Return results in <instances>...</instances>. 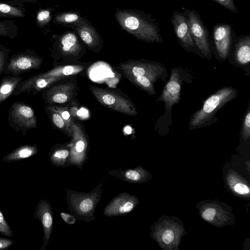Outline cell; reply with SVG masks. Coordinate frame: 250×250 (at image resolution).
Instances as JSON below:
<instances>
[{
  "label": "cell",
  "mask_w": 250,
  "mask_h": 250,
  "mask_svg": "<svg viewBox=\"0 0 250 250\" xmlns=\"http://www.w3.org/2000/svg\"><path fill=\"white\" fill-rule=\"evenodd\" d=\"M103 184L99 183L88 192L68 189L66 200L70 213L79 220L89 222L96 219V208L101 199Z\"/></svg>",
  "instance_id": "6da1fadb"
},
{
  "label": "cell",
  "mask_w": 250,
  "mask_h": 250,
  "mask_svg": "<svg viewBox=\"0 0 250 250\" xmlns=\"http://www.w3.org/2000/svg\"><path fill=\"white\" fill-rule=\"evenodd\" d=\"M116 18L121 26L136 38L148 42H160L155 25L141 15L128 10H118Z\"/></svg>",
  "instance_id": "7a4b0ae2"
},
{
  "label": "cell",
  "mask_w": 250,
  "mask_h": 250,
  "mask_svg": "<svg viewBox=\"0 0 250 250\" xmlns=\"http://www.w3.org/2000/svg\"><path fill=\"white\" fill-rule=\"evenodd\" d=\"M236 95V90L232 87H223L211 95L205 101L202 108L191 117L189 128L194 129L206 125L216 112Z\"/></svg>",
  "instance_id": "3957f363"
},
{
  "label": "cell",
  "mask_w": 250,
  "mask_h": 250,
  "mask_svg": "<svg viewBox=\"0 0 250 250\" xmlns=\"http://www.w3.org/2000/svg\"><path fill=\"white\" fill-rule=\"evenodd\" d=\"M89 89L97 100L104 106L116 112L129 116L138 114L132 101L120 93L94 85Z\"/></svg>",
  "instance_id": "277c9868"
},
{
  "label": "cell",
  "mask_w": 250,
  "mask_h": 250,
  "mask_svg": "<svg viewBox=\"0 0 250 250\" xmlns=\"http://www.w3.org/2000/svg\"><path fill=\"white\" fill-rule=\"evenodd\" d=\"M117 68L126 79L146 76L157 80L166 70L163 64L146 60L127 61L120 63Z\"/></svg>",
  "instance_id": "5b68a950"
},
{
  "label": "cell",
  "mask_w": 250,
  "mask_h": 250,
  "mask_svg": "<svg viewBox=\"0 0 250 250\" xmlns=\"http://www.w3.org/2000/svg\"><path fill=\"white\" fill-rule=\"evenodd\" d=\"M60 83L48 87L42 96L44 101L50 105L65 104L72 101L77 96L79 88L75 77H68Z\"/></svg>",
  "instance_id": "8992f818"
},
{
  "label": "cell",
  "mask_w": 250,
  "mask_h": 250,
  "mask_svg": "<svg viewBox=\"0 0 250 250\" xmlns=\"http://www.w3.org/2000/svg\"><path fill=\"white\" fill-rule=\"evenodd\" d=\"M71 141L70 143V153L65 167L74 165L82 168L87 159L88 142L86 134L79 124L74 122L71 126Z\"/></svg>",
  "instance_id": "52a82bcc"
},
{
  "label": "cell",
  "mask_w": 250,
  "mask_h": 250,
  "mask_svg": "<svg viewBox=\"0 0 250 250\" xmlns=\"http://www.w3.org/2000/svg\"><path fill=\"white\" fill-rule=\"evenodd\" d=\"M10 125L25 135L26 131L37 127L35 113L30 106L21 102H15L11 105L8 113Z\"/></svg>",
  "instance_id": "ba28073f"
},
{
  "label": "cell",
  "mask_w": 250,
  "mask_h": 250,
  "mask_svg": "<svg viewBox=\"0 0 250 250\" xmlns=\"http://www.w3.org/2000/svg\"><path fill=\"white\" fill-rule=\"evenodd\" d=\"M43 60L31 52L14 55L6 65L3 72L13 76L17 75L40 67Z\"/></svg>",
  "instance_id": "9c48e42d"
},
{
  "label": "cell",
  "mask_w": 250,
  "mask_h": 250,
  "mask_svg": "<svg viewBox=\"0 0 250 250\" xmlns=\"http://www.w3.org/2000/svg\"><path fill=\"white\" fill-rule=\"evenodd\" d=\"M138 198L126 192H122L114 196L105 206L104 215L113 217L125 215L132 211L139 203Z\"/></svg>",
  "instance_id": "30bf717a"
},
{
  "label": "cell",
  "mask_w": 250,
  "mask_h": 250,
  "mask_svg": "<svg viewBox=\"0 0 250 250\" xmlns=\"http://www.w3.org/2000/svg\"><path fill=\"white\" fill-rule=\"evenodd\" d=\"M34 217L42 224L43 231L42 245L40 250H45L52 234L53 226L52 207L46 199L41 200L37 205Z\"/></svg>",
  "instance_id": "8fae6325"
},
{
  "label": "cell",
  "mask_w": 250,
  "mask_h": 250,
  "mask_svg": "<svg viewBox=\"0 0 250 250\" xmlns=\"http://www.w3.org/2000/svg\"><path fill=\"white\" fill-rule=\"evenodd\" d=\"M182 83V79L179 70L173 68L169 80L157 101L164 102L168 109H171L180 100Z\"/></svg>",
  "instance_id": "7c38bea8"
},
{
  "label": "cell",
  "mask_w": 250,
  "mask_h": 250,
  "mask_svg": "<svg viewBox=\"0 0 250 250\" xmlns=\"http://www.w3.org/2000/svg\"><path fill=\"white\" fill-rule=\"evenodd\" d=\"M187 21L194 42L204 56L207 57L210 54V49L205 27L193 12L188 14Z\"/></svg>",
  "instance_id": "4fadbf2b"
},
{
  "label": "cell",
  "mask_w": 250,
  "mask_h": 250,
  "mask_svg": "<svg viewBox=\"0 0 250 250\" xmlns=\"http://www.w3.org/2000/svg\"><path fill=\"white\" fill-rule=\"evenodd\" d=\"M63 79L64 78L62 77L33 78L30 77L24 81L20 82L12 95L18 96L25 92L34 95Z\"/></svg>",
  "instance_id": "5bb4252c"
},
{
  "label": "cell",
  "mask_w": 250,
  "mask_h": 250,
  "mask_svg": "<svg viewBox=\"0 0 250 250\" xmlns=\"http://www.w3.org/2000/svg\"><path fill=\"white\" fill-rule=\"evenodd\" d=\"M213 38L218 54L222 60L228 56L231 46V28L227 24H221L214 29Z\"/></svg>",
  "instance_id": "9a60e30c"
},
{
  "label": "cell",
  "mask_w": 250,
  "mask_h": 250,
  "mask_svg": "<svg viewBox=\"0 0 250 250\" xmlns=\"http://www.w3.org/2000/svg\"><path fill=\"white\" fill-rule=\"evenodd\" d=\"M108 174L117 179L133 183L144 182L148 179L150 176L149 173L141 167L112 169L109 170Z\"/></svg>",
  "instance_id": "2e32d148"
},
{
  "label": "cell",
  "mask_w": 250,
  "mask_h": 250,
  "mask_svg": "<svg viewBox=\"0 0 250 250\" xmlns=\"http://www.w3.org/2000/svg\"><path fill=\"white\" fill-rule=\"evenodd\" d=\"M172 21L176 36L182 44L186 47L193 46L194 42L185 17L180 14H175Z\"/></svg>",
  "instance_id": "e0dca14e"
},
{
  "label": "cell",
  "mask_w": 250,
  "mask_h": 250,
  "mask_svg": "<svg viewBox=\"0 0 250 250\" xmlns=\"http://www.w3.org/2000/svg\"><path fill=\"white\" fill-rule=\"evenodd\" d=\"M85 67L82 65L71 64L56 66L55 68L42 73L38 74L31 77L33 78L62 77L66 78L73 76L82 72Z\"/></svg>",
  "instance_id": "ac0fdd59"
},
{
  "label": "cell",
  "mask_w": 250,
  "mask_h": 250,
  "mask_svg": "<svg viewBox=\"0 0 250 250\" xmlns=\"http://www.w3.org/2000/svg\"><path fill=\"white\" fill-rule=\"evenodd\" d=\"M70 153V143L55 145L48 153L51 163L57 167H64L66 165Z\"/></svg>",
  "instance_id": "d6986e66"
},
{
  "label": "cell",
  "mask_w": 250,
  "mask_h": 250,
  "mask_svg": "<svg viewBox=\"0 0 250 250\" xmlns=\"http://www.w3.org/2000/svg\"><path fill=\"white\" fill-rule=\"evenodd\" d=\"M38 152V147L36 144L25 145L6 154L3 157L2 160L7 163L20 161L36 155Z\"/></svg>",
  "instance_id": "ffe728a7"
},
{
  "label": "cell",
  "mask_w": 250,
  "mask_h": 250,
  "mask_svg": "<svg viewBox=\"0 0 250 250\" xmlns=\"http://www.w3.org/2000/svg\"><path fill=\"white\" fill-rule=\"evenodd\" d=\"M59 47L62 54L65 56H77L81 50V46L75 34L69 33L62 37Z\"/></svg>",
  "instance_id": "44dd1931"
},
{
  "label": "cell",
  "mask_w": 250,
  "mask_h": 250,
  "mask_svg": "<svg viewBox=\"0 0 250 250\" xmlns=\"http://www.w3.org/2000/svg\"><path fill=\"white\" fill-rule=\"evenodd\" d=\"M77 30L82 40L89 48L94 49L99 45L98 35L90 26L83 24L79 26Z\"/></svg>",
  "instance_id": "7402d4cb"
},
{
  "label": "cell",
  "mask_w": 250,
  "mask_h": 250,
  "mask_svg": "<svg viewBox=\"0 0 250 250\" xmlns=\"http://www.w3.org/2000/svg\"><path fill=\"white\" fill-rule=\"evenodd\" d=\"M21 80L22 77L20 76L6 77L2 79L0 82V105L12 95Z\"/></svg>",
  "instance_id": "603a6c76"
},
{
  "label": "cell",
  "mask_w": 250,
  "mask_h": 250,
  "mask_svg": "<svg viewBox=\"0 0 250 250\" xmlns=\"http://www.w3.org/2000/svg\"><path fill=\"white\" fill-rule=\"evenodd\" d=\"M235 57L240 64H248L250 61V38L247 36L241 40L236 45Z\"/></svg>",
  "instance_id": "cb8c5ba5"
},
{
  "label": "cell",
  "mask_w": 250,
  "mask_h": 250,
  "mask_svg": "<svg viewBox=\"0 0 250 250\" xmlns=\"http://www.w3.org/2000/svg\"><path fill=\"white\" fill-rule=\"evenodd\" d=\"M27 12L24 7L12 5L7 2H0V21L1 18H23Z\"/></svg>",
  "instance_id": "d4e9b609"
},
{
  "label": "cell",
  "mask_w": 250,
  "mask_h": 250,
  "mask_svg": "<svg viewBox=\"0 0 250 250\" xmlns=\"http://www.w3.org/2000/svg\"><path fill=\"white\" fill-rule=\"evenodd\" d=\"M45 109L53 125L66 135L71 138L72 130L67 126L61 115L47 105L45 107Z\"/></svg>",
  "instance_id": "484cf974"
},
{
  "label": "cell",
  "mask_w": 250,
  "mask_h": 250,
  "mask_svg": "<svg viewBox=\"0 0 250 250\" xmlns=\"http://www.w3.org/2000/svg\"><path fill=\"white\" fill-rule=\"evenodd\" d=\"M127 79L133 84L146 91L149 95L156 94L154 83L157 81L156 80L146 76L135 77Z\"/></svg>",
  "instance_id": "4316f807"
},
{
  "label": "cell",
  "mask_w": 250,
  "mask_h": 250,
  "mask_svg": "<svg viewBox=\"0 0 250 250\" xmlns=\"http://www.w3.org/2000/svg\"><path fill=\"white\" fill-rule=\"evenodd\" d=\"M19 27L15 21L4 20L0 21V37H7L10 39L15 38L18 33Z\"/></svg>",
  "instance_id": "83f0119b"
},
{
  "label": "cell",
  "mask_w": 250,
  "mask_h": 250,
  "mask_svg": "<svg viewBox=\"0 0 250 250\" xmlns=\"http://www.w3.org/2000/svg\"><path fill=\"white\" fill-rule=\"evenodd\" d=\"M83 20L75 13H67L55 16L54 22L57 23H75L79 26L83 24Z\"/></svg>",
  "instance_id": "f1b7e54d"
},
{
  "label": "cell",
  "mask_w": 250,
  "mask_h": 250,
  "mask_svg": "<svg viewBox=\"0 0 250 250\" xmlns=\"http://www.w3.org/2000/svg\"><path fill=\"white\" fill-rule=\"evenodd\" d=\"M47 106L57 112L64 120L67 126L71 129V125L74 121L73 118L72 113L68 107L54 105H49Z\"/></svg>",
  "instance_id": "f546056e"
},
{
  "label": "cell",
  "mask_w": 250,
  "mask_h": 250,
  "mask_svg": "<svg viewBox=\"0 0 250 250\" xmlns=\"http://www.w3.org/2000/svg\"><path fill=\"white\" fill-rule=\"evenodd\" d=\"M177 233L174 229L168 228L164 229L160 234V239L164 245L169 246L175 242Z\"/></svg>",
  "instance_id": "4dcf8cb0"
},
{
  "label": "cell",
  "mask_w": 250,
  "mask_h": 250,
  "mask_svg": "<svg viewBox=\"0 0 250 250\" xmlns=\"http://www.w3.org/2000/svg\"><path fill=\"white\" fill-rule=\"evenodd\" d=\"M51 19V11L49 9L39 10L36 15V22L39 26H43L49 22Z\"/></svg>",
  "instance_id": "1f68e13d"
},
{
  "label": "cell",
  "mask_w": 250,
  "mask_h": 250,
  "mask_svg": "<svg viewBox=\"0 0 250 250\" xmlns=\"http://www.w3.org/2000/svg\"><path fill=\"white\" fill-rule=\"evenodd\" d=\"M0 233L7 237L13 235V231L0 209Z\"/></svg>",
  "instance_id": "d6a6232c"
},
{
  "label": "cell",
  "mask_w": 250,
  "mask_h": 250,
  "mask_svg": "<svg viewBox=\"0 0 250 250\" xmlns=\"http://www.w3.org/2000/svg\"><path fill=\"white\" fill-rule=\"evenodd\" d=\"M242 136L245 140L248 139L250 136V110L249 106L243 121Z\"/></svg>",
  "instance_id": "836d02e7"
},
{
  "label": "cell",
  "mask_w": 250,
  "mask_h": 250,
  "mask_svg": "<svg viewBox=\"0 0 250 250\" xmlns=\"http://www.w3.org/2000/svg\"><path fill=\"white\" fill-rule=\"evenodd\" d=\"M10 49L2 44H0V74L3 71L8 57L10 53Z\"/></svg>",
  "instance_id": "e575fe53"
},
{
  "label": "cell",
  "mask_w": 250,
  "mask_h": 250,
  "mask_svg": "<svg viewBox=\"0 0 250 250\" xmlns=\"http://www.w3.org/2000/svg\"><path fill=\"white\" fill-rule=\"evenodd\" d=\"M234 191L240 195H247L250 193V188L248 186L243 183H237L233 186Z\"/></svg>",
  "instance_id": "d590c367"
},
{
  "label": "cell",
  "mask_w": 250,
  "mask_h": 250,
  "mask_svg": "<svg viewBox=\"0 0 250 250\" xmlns=\"http://www.w3.org/2000/svg\"><path fill=\"white\" fill-rule=\"evenodd\" d=\"M219 4L233 12H237V9L233 0H214Z\"/></svg>",
  "instance_id": "8d00e7d4"
},
{
  "label": "cell",
  "mask_w": 250,
  "mask_h": 250,
  "mask_svg": "<svg viewBox=\"0 0 250 250\" xmlns=\"http://www.w3.org/2000/svg\"><path fill=\"white\" fill-rule=\"evenodd\" d=\"M37 1V0H10L6 2L12 5L24 7V5L26 3L35 4Z\"/></svg>",
  "instance_id": "74e56055"
},
{
  "label": "cell",
  "mask_w": 250,
  "mask_h": 250,
  "mask_svg": "<svg viewBox=\"0 0 250 250\" xmlns=\"http://www.w3.org/2000/svg\"><path fill=\"white\" fill-rule=\"evenodd\" d=\"M60 216L62 220L69 225H73L76 222L77 219L71 213L62 212L60 213Z\"/></svg>",
  "instance_id": "f35d334b"
},
{
  "label": "cell",
  "mask_w": 250,
  "mask_h": 250,
  "mask_svg": "<svg viewBox=\"0 0 250 250\" xmlns=\"http://www.w3.org/2000/svg\"><path fill=\"white\" fill-rule=\"evenodd\" d=\"M14 243V240L0 237V250H5L11 247Z\"/></svg>",
  "instance_id": "ab89813d"
}]
</instances>
